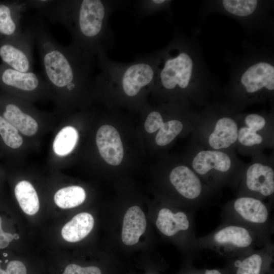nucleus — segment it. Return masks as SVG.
<instances>
[{"instance_id":"obj_24","label":"nucleus","mask_w":274,"mask_h":274,"mask_svg":"<svg viewBox=\"0 0 274 274\" xmlns=\"http://www.w3.org/2000/svg\"><path fill=\"white\" fill-rule=\"evenodd\" d=\"M15 196L22 211L33 215L40 208L39 196L32 184L27 180L19 181L14 187Z\"/></svg>"},{"instance_id":"obj_14","label":"nucleus","mask_w":274,"mask_h":274,"mask_svg":"<svg viewBox=\"0 0 274 274\" xmlns=\"http://www.w3.org/2000/svg\"><path fill=\"white\" fill-rule=\"evenodd\" d=\"M79 140L78 129L62 119L51 145L50 162L52 166H64L65 161L76 148Z\"/></svg>"},{"instance_id":"obj_12","label":"nucleus","mask_w":274,"mask_h":274,"mask_svg":"<svg viewBox=\"0 0 274 274\" xmlns=\"http://www.w3.org/2000/svg\"><path fill=\"white\" fill-rule=\"evenodd\" d=\"M169 181L187 202L190 211L195 212L207 204L204 186L199 177L189 167L181 165L169 174Z\"/></svg>"},{"instance_id":"obj_26","label":"nucleus","mask_w":274,"mask_h":274,"mask_svg":"<svg viewBox=\"0 0 274 274\" xmlns=\"http://www.w3.org/2000/svg\"><path fill=\"white\" fill-rule=\"evenodd\" d=\"M85 190L77 185L68 186L58 189L55 193V204L62 209H70L82 204L86 198Z\"/></svg>"},{"instance_id":"obj_1","label":"nucleus","mask_w":274,"mask_h":274,"mask_svg":"<svg viewBox=\"0 0 274 274\" xmlns=\"http://www.w3.org/2000/svg\"><path fill=\"white\" fill-rule=\"evenodd\" d=\"M28 26L33 35L55 113L62 119L89 101L97 58L72 43L68 46L59 43L39 17Z\"/></svg>"},{"instance_id":"obj_37","label":"nucleus","mask_w":274,"mask_h":274,"mask_svg":"<svg viewBox=\"0 0 274 274\" xmlns=\"http://www.w3.org/2000/svg\"><path fill=\"white\" fill-rule=\"evenodd\" d=\"M146 274H151V273H146Z\"/></svg>"},{"instance_id":"obj_9","label":"nucleus","mask_w":274,"mask_h":274,"mask_svg":"<svg viewBox=\"0 0 274 274\" xmlns=\"http://www.w3.org/2000/svg\"><path fill=\"white\" fill-rule=\"evenodd\" d=\"M195 213L172 210L164 207L158 213L156 225L165 236H181L188 253L190 260L198 257L201 251L196 236Z\"/></svg>"},{"instance_id":"obj_27","label":"nucleus","mask_w":274,"mask_h":274,"mask_svg":"<svg viewBox=\"0 0 274 274\" xmlns=\"http://www.w3.org/2000/svg\"><path fill=\"white\" fill-rule=\"evenodd\" d=\"M183 124L178 120L164 122L159 129L155 139L156 144L164 146L169 144L181 132Z\"/></svg>"},{"instance_id":"obj_29","label":"nucleus","mask_w":274,"mask_h":274,"mask_svg":"<svg viewBox=\"0 0 274 274\" xmlns=\"http://www.w3.org/2000/svg\"><path fill=\"white\" fill-rule=\"evenodd\" d=\"M237 139L239 143L245 146H252L260 144L263 140L262 136L247 127H241L238 131Z\"/></svg>"},{"instance_id":"obj_23","label":"nucleus","mask_w":274,"mask_h":274,"mask_svg":"<svg viewBox=\"0 0 274 274\" xmlns=\"http://www.w3.org/2000/svg\"><path fill=\"white\" fill-rule=\"evenodd\" d=\"M172 1L167 0H139L124 1L122 7H127L130 13L141 20L163 11H170Z\"/></svg>"},{"instance_id":"obj_17","label":"nucleus","mask_w":274,"mask_h":274,"mask_svg":"<svg viewBox=\"0 0 274 274\" xmlns=\"http://www.w3.org/2000/svg\"><path fill=\"white\" fill-rule=\"evenodd\" d=\"M26 9L23 0L0 1V36L12 37L22 32L21 22Z\"/></svg>"},{"instance_id":"obj_22","label":"nucleus","mask_w":274,"mask_h":274,"mask_svg":"<svg viewBox=\"0 0 274 274\" xmlns=\"http://www.w3.org/2000/svg\"><path fill=\"white\" fill-rule=\"evenodd\" d=\"M94 223V219L91 214L86 212L79 213L62 227V236L69 242H79L91 232Z\"/></svg>"},{"instance_id":"obj_16","label":"nucleus","mask_w":274,"mask_h":274,"mask_svg":"<svg viewBox=\"0 0 274 274\" xmlns=\"http://www.w3.org/2000/svg\"><path fill=\"white\" fill-rule=\"evenodd\" d=\"M96 146L103 159L112 165L121 163L124 150L118 131L110 125H103L97 130L95 136Z\"/></svg>"},{"instance_id":"obj_13","label":"nucleus","mask_w":274,"mask_h":274,"mask_svg":"<svg viewBox=\"0 0 274 274\" xmlns=\"http://www.w3.org/2000/svg\"><path fill=\"white\" fill-rule=\"evenodd\" d=\"M273 255L272 242L238 257L228 259L229 264L233 274H269L273 270Z\"/></svg>"},{"instance_id":"obj_33","label":"nucleus","mask_w":274,"mask_h":274,"mask_svg":"<svg viewBox=\"0 0 274 274\" xmlns=\"http://www.w3.org/2000/svg\"><path fill=\"white\" fill-rule=\"evenodd\" d=\"M245 122L250 130L253 132L262 129L265 125L264 118L257 114H250L248 115L245 119Z\"/></svg>"},{"instance_id":"obj_18","label":"nucleus","mask_w":274,"mask_h":274,"mask_svg":"<svg viewBox=\"0 0 274 274\" xmlns=\"http://www.w3.org/2000/svg\"><path fill=\"white\" fill-rule=\"evenodd\" d=\"M245 185L247 190L264 197H270L274 193V172L269 166L256 163L247 170Z\"/></svg>"},{"instance_id":"obj_3","label":"nucleus","mask_w":274,"mask_h":274,"mask_svg":"<svg viewBox=\"0 0 274 274\" xmlns=\"http://www.w3.org/2000/svg\"><path fill=\"white\" fill-rule=\"evenodd\" d=\"M159 59L160 50L138 55L130 62L115 61L108 56L97 58L100 72L95 78L93 94L108 91L138 97L154 88Z\"/></svg>"},{"instance_id":"obj_8","label":"nucleus","mask_w":274,"mask_h":274,"mask_svg":"<svg viewBox=\"0 0 274 274\" xmlns=\"http://www.w3.org/2000/svg\"><path fill=\"white\" fill-rule=\"evenodd\" d=\"M0 91L33 104L52 99L43 76L34 72H19L3 63L0 64Z\"/></svg>"},{"instance_id":"obj_19","label":"nucleus","mask_w":274,"mask_h":274,"mask_svg":"<svg viewBox=\"0 0 274 274\" xmlns=\"http://www.w3.org/2000/svg\"><path fill=\"white\" fill-rule=\"evenodd\" d=\"M231 161L226 153L215 150H203L193 158L192 167L200 176L207 175L210 170L226 173L231 167Z\"/></svg>"},{"instance_id":"obj_34","label":"nucleus","mask_w":274,"mask_h":274,"mask_svg":"<svg viewBox=\"0 0 274 274\" xmlns=\"http://www.w3.org/2000/svg\"><path fill=\"white\" fill-rule=\"evenodd\" d=\"M52 0H23L27 8L40 10L48 6Z\"/></svg>"},{"instance_id":"obj_20","label":"nucleus","mask_w":274,"mask_h":274,"mask_svg":"<svg viewBox=\"0 0 274 274\" xmlns=\"http://www.w3.org/2000/svg\"><path fill=\"white\" fill-rule=\"evenodd\" d=\"M145 215L138 206L129 208L124 215L121 232L123 243L127 246L136 244L146 230Z\"/></svg>"},{"instance_id":"obj_10","label":"nucleus","mask_w":274,"mask_h":274,"mask_svg":"<svg viewBox=\"0 0 274 274\" xmlns=\"http://www.w3.org/2000/svg\"><path fill=\"white\" fill-rule=\"evenodd\" d=\"M34 44L33 35L28 26L18 36H0V58L2 63L19 72H33Z\"/></svg>"},{"instance_id":"obj_6","label":"nucleus","mask_w":274,"mask_h":274,"mask_svg":"<svg viewBox=\"0 0 274 274\" xmlns=\"http://www.w3.org/2000/svg\"><path fill=\"white\" fill-rule=\"evenodd\" d=\"M0 115L14 126L29 145L39 144L52 128L54 116L37 108L33 103L0 91Z\"/></svg>"},{"instance_id":"obj_2","label":"nucleus","mask_w":274,"mask_h":274,"mask_svg":"<svg viewBox=\"0 0 274 274\" xmlns=\"http://www.w3.org/2000/svg\"><path fill=\"white\" fill-rule=\"evenodd\" d=\"M123 5V1L52 0L37 16L63 25L72 36V43L97 58L107 56L115 45L109 20Z\"/></svg>"},{"instance_id":"obj_11","label":"nucleus","mask_w":274,"mask_h":274,"mask_svg":"<svg viewBox=\"0 0 274 274\" xmlns=\"http://www.w3.org/2000/svg\"><path fill=\"white\" fill-rule=\"evenodd\" d=\"M247 94L256 95L274 90V65L268 59H255L239 69L234 79Z\"/></svg>"},{"instance_id":"obj_7","label":"nucleus","mask_w":274,"mask_h":274,"mask_svg":"<svg viewBox=\"0 0 274 274\" xmlns=\"http://www.w3.org/2000/svg\"><path fill=\"white\" fill-rule=\"evenodd\" d=\"M271 206L262 200L241 196L227 203L221 210V222L241 224L271 238L274 231Z\"/></svg>"},{"instance_id":"obj_21","label":"nucleus","mask_w":274,"mask_h":274,"mask_svg":"<svg viewBox=\"0 0 274 274\" xmlns=\"http://www.w3.org/2000/svg\"><path fill=\"white\" fill-rule=\"evenodd\" d=\"M238 129L235 121L231 118L219 119L214 130L209 138L210 146L214 149L228 148L237 139Z\"/></svg>"},{"instance_id":"obj_32","label":"nucleus","mask_w":274,"mask_h":274,"mask_svg":"<svg viewBox=\"0 0 274 274\" xmlns=\"http://www.w3.org/2000/svg\"><path fill=\"white\" fill-rule=\"evenodd\" d=\"M181 274H233V273L229 264L227 266L222 268L199 269L192 266L189 262Z\"/></svg>"},{"instance_id":"obj_25","label":"nucleus","mask_w":274,"mask_h":274,"mask_svg":"<svg viewBox=\"0 0 274 274\" xmlns=\"http://www.w3.org/2000/svg\"><path fill=\"white\" fill-rule=\"evenodd\" d=\"M220 3L226 13L236 18H250L261 7V2L257 0H223Z\"/></svg>"},{"instance_id":"obj_30","label":"nucleus","mask_w":274,"mask_h":274,"mask_svg":"<svg viewBox=\"0 0 274 274\" xmlns=\"http://www.w3.org/2000/svg\"><path fill=\"white\" fill-rule=\"evenodd\" d=\"M61 274H103L101 268L96 265L81 266L70 263L65 266Z\"/></svg>"},{"instance_id":"obj_35","label":"nucleus","mask_w":274,"mask_h":274,"mask_svg":"<svg viewBox=\"0 0 274 274\" xmlns=\"http://www.w3.org/2000/svg\"><path fill=\"white\" fill-rule=\"evenodd\" d=\"M13 237L14 239H18L19 238V235L17 233H14L13 234Z\"/></svg>"},{"instance_id":"obj_36","label":"nucleus","mask_w":274,"mask_h":274,"mask_svg":"<svg viewBox=\"0 0 274 274\" xmlns=\"http://www.w3.org/2000/svg\"><path fill=\"white\" fill-rule=\"evenodd\" d=\"M2 172H3V170L2 169V168L0 167V175L2 174Z\"/></svg>"},{"instance_id":"obj_31","label":"nucleus","mask_w":274,"mask_h":274,"mask_svg":"<svg viewBox=\"0 0 274 274\" xmlns=\"http://www.w3.org/2000/svg\"><path fill=\"white\" fill-rule=\"evenodd\" d=\"M164 122L162 116L157 111L150 112L145 122V128L149 133H153L159 129Z\"/></svg>"},{"instance_id":"obj_5","label":"nucleus","mask_w":274,"mask_h":274,"mask_svg":"<svg viewBox=\"0 0 274 274\" xmlns=\"http://www.w3.org/2000/svg\"><path fill=\"white\" fill-rule=\"evenodd\" d=\"M201 250H212L220 256L231 259L263 247L272 242L246 226L221 222L211 233L197 238Z\"/></svg>"},{"instance_id":"obj_15","label":"nucleus","mask_w":274,"mask_h":274,"mask_svg":"<svg viewBox=\"0 0 274 274\" xmlns=\"http://www.w3.org/2000/svg\"><path fill=\"white\" fill-rule=\"evenodd\" d=\"M30 146L19 131L0 115V157L11 164L18 163Z\"/></svg>"},{"instance_id":"obj_4","label":"nucleus","mask_w":274,"mask_h":274,"mask_svg":"<svg viewBox=\"0 0 274 274\" xmlns=\"http://www.w3.org/2000/svg\"><path fill=\"white\" fill-rule=\"evenodd\" d=\"M195 51L187 39L182 35H175L168 44L160 50L154 88L183 91L204 80L203 66Z\"/></svg>"},{"instance_id":"obj_28","label":"nucleus","mask_w":274,"mask_h":274,"mask_svg":"<svg viewBox=\"0 0 274 274\" xmlns=\"http://www.w3.org/2000/svg\"><path fill=\"white\" fill-rule=\"evenodd\" d=\"M0 258V274H28L26 265L18 259L8 258V253L3 252Z\"/></svg>"}]
</instances>
